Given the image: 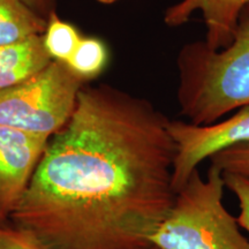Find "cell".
I'll return each mask as SVG.
<instances>
[{"label":"cell","mask_w":249,"mask_h":249,"mask_svg":"<svg viewBox=\"0 0 249 249\" xmlns=\"http://www.w3.org/2000/svg\"><path fill=\"white\" fill-rule=\"evenodd\" d=\"M223 178L226 188L230 189L238 200L239 213L236 222L249 233V177L223 172Z\"/></svg>","instance_id":"13"},{"label":"cell","mask_w":249,"mask_h":249,"mask_svg":"<svg viewBox=\"0 0 249 249\" xmlns=\"http://www.w3.org/2000/svg\"><path fill=\"white\" fill-rule=\"evenodd\" d=\"M223 172L210 165L207 178L196 169L151 235L157 249H249L236 217L223 203Z\"/></svg>","instance_id":"3"},{"label":"cell","mask_w":249,"mask_h":249,"mask_svg":"<svg viewBox=\"0 0 249 249\" xmlns=\"http://www.w3.org/2000/svg\"><path fill=\"white\" fill-rule=\"evenodd\" d=\"M110 52L104 40L98 37H83L66 62L71 73L85 83L97 79L108 64Z\"/></svg>","instance_id":"10"},{"label":"cell","mask_w":249,"mask_h":249,"mask_svg":"<svg viewBox=\"0 0 249 249\" xmlns=\"http://www.w3.org/2000/svg\"><path fill=\"white\" fill-rule=\"evenodd\" d=\"M46 23L22 0H0V46L43 35Z\"/></svg>","instance_id":"9"},{"label":"cell","mask_w":249,"mask_h":249,"mask_svg":"<svg viewBox=\"0 0 249 249\" xmlns=\"http://www.w3.org/2000/svg\"><path fill=\"white\" fill-rule=\"evenodd\" d=\"M87 83L52 60L36 75L0 90V126L51 138L68 123Z\"/></svg>","instance_id":"4"},{"label":"cell","mask_w":249,"mask_h":249,"mask_svg":"<svg viewBox=\"0 0 249 249\" xmlns=\"http://www.w3.org/2000/svg\"><path fill=\"white\" fill-rule=\"evenodd\" d=\"M0 249H45L30 232L7 222L0 223Z\"/></svg>","instance_id":"14"},{"label":"cell","mask_w":249,"mask_h":249,"mask_svg":"<svg viewBox=\"0 0 249 249\" xmlns=\"http://www.w3.org/2000/svg\"><path fill=\"white\" fill-rule=\"evenodd\" d=\"M170 124L148 99L87 83L8 220L45 249H154L177 195Z\"/></svg>","instance_id":"1"},{"label":"cell","mask_w":249,"mask_h":249,"mask_svg":"<svg viewBox=\"0 0 249 249\" xmlns=\"http://www.w3.org/2000/svg\"><path fill=\"white\" fill-rule=\"evenodd\" d=\"M49 140L0 126V211L7 218L22 198Z\"/></svg>","instance_id":"6"},{"label":"cell","mask_w":249,"mask_h":249,"mask_svg":"<svg viewBox=\"0 0 249 249\" xmlns=\"http://www.w3.org/2000/svg\"><path fill=\"white\" fill-rule=\"evenodd\" d=\"M43 35L0 46V90L23 82L51 64Z\"/></svg>","instance_id":"8"},{"label":"cell","mask_w":249,"mask_h":249,"mask_svg":"<svg viewBox=\"0 0 249 249\" xmlns=\"http://www.w3.org/2000/svg\"><path fill=\"white\" fill-rule=\"evenodd\" d=\"M96 1H98V2H102V4H107V5H110V4H113V2H117V1H119V0H96Z\"/></svg>","instance_id":"16"},{"label":"cell","mask_w":249,"mask_h":249,"mask_svg":"<svg viewBox=\"0 0 249 249\" xmlns=\"http://www.w3.org/2000/svg\"><path fill=\"white\" fill-rule=\"evenodd\" d=\"M247 4L249 0H180L165 9L164 22L178 28L200 13L207 28L204 42L211 49L219 50L231 43L239 14Z\"/></svg>","instance_id":"7"},{"label":"cell","mask_w":249,"mask_h":249,"mask_svg":"<svg viewBox=\"0 0 249 249\" xmlns=\"http://www.w3.org/2000/svg\"><path fill=\"white\" fill-rule=\"evenodd\" d=\"M22 1L45 20H48L53 12H57L55 8H57L58 0H22Z\"/></svg>","instance_id":"15"},{"label":"cell","mask_w":249,"mask_h":249,"mask_svg":"<svg viewBox=\"0 0 249 249\" xmlns=\"http://www.w3.org/2000/svg\"><path fill=\"white\" fill-rule=\"evenodd\" d=\"M154 249H157V248H154Z\"/></svg>","instance_id":"18"},{"label":"cell","mask_w":249,"mask_h":249,"mask_svg":"<svg viewBox=\"0 0 249 249\" xmlns=\"http://www.w3.org/2000/svg\"><path fill=\"white\" fill-rule=\"evenodd\" d=\"M177 67V99L187 123L208 126L249 105V4L239 14L229 45L213 50L204 40L187 43Z\"/></svg>","instance_id":"2"},{"label":"cell","mask_w":249,"mask_h":249,"mask_svg":"<svg viewBox=\"0 0 249 249\" xmlns=\"http://www.w3.org/2000/svg\"><path fill=\"white\" fill-rule=\"evenodd\" d=\"M82 38L79 30L73 24L62 21L53 12L48 18L43 43L52 60L66 62L73 55L74 51Z\"/></svg>","instance_id":"11"},{"label":"cell","mask_w":249,"mask_h":249,"mask_svg":"<svg viewBox=\"0 0 249 249\" xmlns=\"http://www.w3.org/2000/svg\"><path fill=\"white\" fill-rule=\"evenodd\" d=\"M209 160L210 165L222 172L249 177V142L223 149L211 156Z\"/></svg>","instance_id":"12"},{"label":"cell","mask_w":249,"mask_h":249,"mask_svg":"<svg viewBox=\"0 0 249 249\" xmlns=\"http://www.w3.org/2000/svg\"><path fill=\"white\" fill-rule=\"evenodd\" d=\"M170 130L177 145L173 187L178 192L202 161L223 149L249 142V105L208 126L171 120Z\"/></svg>","instance_id":"5"},{"label":"cell","mask_w":249,"mask_h":249,"mask_svg":"<svg viewBox=\"0 0 249 249\" xmlns=\"http://www.w3.org/2000/svg\"><path fill=\"white\" fill-rule=\"evenodd\" d=\"M7 220H8V218L4 216L1 211H0V223H5V222H7Z\"/></svg>","instance_id":"17"}]
</instances>
